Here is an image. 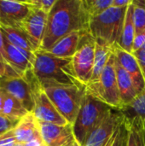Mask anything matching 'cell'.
Listing matches in <instances>:
<instances>
[{"mask_svg":"<svg viewBox=\"0 0 145 146\" xmlns=\"http://www.w3.org/2000/svg\"><path fill=\"white\" fill-rule=\"evenodd\" d=\"M90 21L82 0H56L48 14L39 50H49L59 39L73 32H89Z\"/></svg>","mask_w":145,"mask_h":146,"instance_id":"1","label":"cell"},{"mask_svg":"<svg viewBox=\"0 0 145 146\" xmlns=\"http://www.w3.org/2000/svg\"><path fill=\"white\" fill-rule=\"evenodd\" d=\"M32 71L42 87L47 86H85L77 79L72 64V58H60L38 50Z\"/></svg>","mask_w":145,"mask_h":146,"instance_id":"2","label":"cell"},{"mask_svg":"<svg viewBox=\"0 0 145 146\" xmlns=\"http://www.w3.org/2000/svg\"><path fill=\"white\" fill-rule=\"evenodd\" d=\"M126 8L110 7L101 15L91 18L89 33L96 43L113 47L118 44L121 37Z\"/></svg>","mask_w":145,"mask_h":146,"instance_id":"3","label":"cell"},{"mask_svg":"<svg viewBox=\"0 0 145 146\" xmlns=\"http://www.w3.org/2000/svg\"><path fill=\"white\" fill-rule=\"evenodd\" d=\"M112 108L92 96L86 94L75 122L73 125L76 141L85 145L89 135L111 111Z\"/></svg>","mask_w":145,"mask_h":146,"instance_id":"4","label":"cell"},{"mask_svg":"<svg viewBox=\"0 0 145 146\" xmlns=\"http://www.w3.org/2000/svg\"><path fill=\"white\" fill-rule=\"evenodd\" d=\"M43 89L68 123L73 125L86 95L85 86H56Z\"/></svg>","mask_w":145,"mask_h":146,"instance_id":"5","label":"cell"},{"mask_svg":"<svg viewBox=\"0 0 145 146\" xmlns=\"http://www.w3.org/2000/svg\"><path fill=\"white\" fill-rule=\"evenodd\" d=\"M115 56L113 53L98 81L85 86L86 94L92 96L115 110L122 108L115 72Z\"/></svg>","mask_w":145,"mask_h":146,"instance_id":"6","label":"cell"},{"mask_svg":"<svg viewBox=\"0 0 145 146\" xmlns=\"http://www.w3.org/2000/svg\"><path fill=\"white\" fill-rule=\"evenodd\" d=\"M25 75L30 81L32 88L34 108L32 113L33 114L35 118L38 121L53 123L56 125L68 124L44 92L40 82L35 76L32 69L26 71L25 73Z\"/></svg>","mask_w":145,"mask_h":146,"instance_id":"7","label":"cell"},{"mask_svg":"<svg viewBox=\"0 0 145 146\" xmlns=\"http://www.w3.org/2000/svg\"><path fill=\"white\" fill-rule=\"evenodd\" d=\"M96 41L89 32L83 33L79 46L72 57V64L78 80L86 86L91 79L94 59H95Z\"/></svg>","mask_w":145,"mask_h":146,"instance_id":"8","label":"cell"},{"mask_svg":"<svg viewBox=\"0 0 145 146\" xmlns=\"http://www.w3.org/2000/svg\"><path fill=\"white\" fill-rule=\"evenodd\" d=\"M0 89L16 98L28 113L32 112L34 108L33 92L31 83L25 74L19 77L3 78L0 80Z\"/></svg>","mask_w":145,"mask_h":146,"instance_id":"9","label":"cell"},{"mask_svg":"<svg viewBox=\"0 0 145 146\" xmlns=\"http://www.w3.org/2000/svg\"><path fill=\"white\" fill-rule=\"evenodd\" d=\"M38 125L45 146H73L76 142L72 124L56 125L38 121Z\"/></svg>","mask_w":145,"mask_h":146,"instance_id":"10","label":"cell"},{"mask_svg":"<svg viewBox=\"0 0 145 146\" xmlns=\"http://www.w3.org/2000/svg\"><path fill=\"white\" fill-rule=\"evenodd\" d=\"M122 122L123 116L121 111L112 109L100 124L91 132L84 146L104 145Z\"/></svg>","mask_w":145,"mask_h":146,"instance_id":"11","label":"cell"},{"mask_svg":"<svg viewBox=\"0 0 145 146\" xmlns=\"http://www.w3.org/2000/svg\"><path fill=\"white\" fill-rule=\"evenodd\" d=\"M47 20V13L32 7L29 15L21 22V30L25 33L37 50L40 49L44 39Z\"/></svg>","mask_w":145,"mask_h":146,"instance_id":"12","label":"cell"},{"mask_svg":"<svg viewBox=\"0 0 145 146\" xmlns=\"http://www.w3.org/2000/svg\"><path fill=\"white\" fill-rule=\"evenodd\" d=\"M32 6L26 1L0 0V26L21 30V22L26 18Z\"/></svg>","mask_w":145,"mask_h":146,"instance_id":"13","label":"cell"},{"mask_svg":"<svg viewBox=\"0 0 145 146\" xmlns=\"http://www.w3.org/2000/svg\"><path fill=\"white\" fill-rule=\"evenodd\" d=\"M112 50L119 63L131 76L138 93L145 91V79L134 55L124 50L118 44H115Z\"/></svg>","mask_w":145,"mask_h":146,"instance_id":"14","label":"cell"},{"mask_svg":"<svg viewBox=\"0 0 145 146\" xmlns=\"http://www.w3.org/2000/svg\"><path fill=\"white\" fill-rule=\"evenodd\" d=\"M3 45L9 65L20 75L32 69L35 61V52L17 48L9 43L3 37Z\"/></svg>","mask_w":145,"mask_h":146,"instance_id":"15","label":"cell"},{"mask_svg":"<svg viewBox=\"0 0 145 146\" xmlns=\"http://www.w3.org/2000/svg\"><path fill=\"white\" fill-rule=\"evenodd\" d=\"M12 132L18 143L27 144L32 141L43 143L38 121L35 118L32 113H28L23 116Z\"/></svg>","mask_w":145,"mask_h":146,"instance_id":"16","label":"cell"},{"mask_svg":"<svg viewBox=\"0 0 145 146\" xmlns=\"http://www.w3.org/2000/svg\"><path fill=\"white\" fill-rule=\"evenodd\" d=\"M85 32H73L59 39L49 50H44L60 58H72L77 51L83 33Z\"/></svg>","mask_w":145,"mask_h":146,"instance_id":"17","label":"cell"},{"mask_svg":"<svg viewBox=\"0 0 145 146\" xmlns=\"http://www.w3.org/2000/svg\"><path fill=\"white\" fill-rule=\"evenodd\" d=\"M115 72H116L117 83H118L121 100L123 108L124 106L131 104L138 97V93L136 90V87L134 86V83L131 76L119 63L116 57H115Z\"/></svg>","mask_w":145,"mask_h":146,"instance_id":"18","label":"cell"},{"mask_svg":"<svg viewBox=\"0 0 145 146\" xmlns=\"http://www.w3.org/2000/svg\"><path fill=\"white\" fill-rule=\"evenodd\" d=\"M135 33L136 31H135L134 21H133V3L132 0L131 3L127 6L126 9L123 30L118 45L124 50L132 53V46H133Z\"/></svg>","mask_w":145,"mask_h":146,"instance_id":"19","label":"cell"},{"mask_svg":"<svg viewBox=\"0 0 145 146\" xmlns=\"http://www.w3.org/2000/svg\"><path fill=\"white\" fill-rule=\"evenodd\" d=\"M120 111L123 116V121H138L145 126V91Z\"/></svg>","mask_w":145,"mask_h":146,"instance_id":"20","label":"cell"},{"mask_svg":"<svg viewBox=\"0 0 145 146\" xmlns=\"http://www.w3.org/2000/svg\"><path fill=\"white\" fill-rule=\"evenodd\" d=\"M112 54H113V50L111 46L99 44L96 43L93 72L90 83H94L98 81Z\"/></svg>","mask_w":145,"mask_h":146,"instance_id":"21","label":"cell"},{"mask_svg":"<svg viewBox=\"0 0 145 146\" xmlns=\"http://www.w3.org/2000/svg\"><path fill=\"white\" fill-rule=\"evenodd\" d=\"M0 27L3 36L14 46L31 52H35L37 50L21 30L5 26Z\"/></svg>","mask_w":145,"mask_h":146,"instance_id":"22","label":"cell"},{"mask_svg":"<svg viewBox=\"0 0 145 146\" xmlns=\"http://www.w3.org/2000/svg\"><path fill=\"white\" fill-rule=\"evenodd\" d=\"M126 129V146H145V126L138 121H123Z\"/></svg>","mask_w":145,"mask_h":146,"instance_id":"23","label":"cell"},{"mask_svg":"<svg viewBox=\"0 0 145 146\" xmlns=\"http://www.w3.org/2000/svg\"><path fill=\"white\" fill-rule=\"evenodd\" d=\"M27 114L26 110L16 98L3 91V115L20 120Z\"/></svg>","mask_w":145,"mask_h":146,"instance_id":"24","label":"cell"},{"mask_svg":"<svg viewBox=\"0 0 145 146\" xmlns=\"http://www.w3.org/2000/svg\"><path fill=\"white\" fill-rule=\"evenodd\" d=\"M82 3L90 18L101 15L113 5V0H82Z\"/></svg>","mask_w":145,"mask_h":146,"instance_id":"25","label":"cell"},{"mask_svg":"<svg viewBox=\"0 0 145 146\" xmlns=\"http://www.w3.org/2000/svg\"><path fill=\"white\" fill-rule=\"evenodd\" d=\"M135 31H145V0H132Z\"/></svg>","mask_w":145,"mask_h":146,"instance_id":"26","label":"cell"},{"mask_svg":"<svg viewBox=\"0 0 145 146\" xmlns=\"http://www.w3.org/2000/svg\"><path fill=\"white\" fill-rule=\"evenodd\" d=\"M0 75L2 78H9V77H19L22 76L18 74L8 63L6 58V53L4 50L3 45V37L1 32L0 27Z\"/></svg>","mask_w":145,"mask_h":146,"instance_id":"27","label":"cell"},{"mask_svg":"<svg viewBox=\"0 0 145 146\" xmlns=\"http://www.w3.org/2000/svg\"><path fill=\"white\" fill-rule=\"evenodd\" d=\"M20 120L14 119V118L0 114V133L4 134L9 132L10 130H13L19 123Z\"/></svg>","mask_w":145,"mask_h":146,"instance_id":"28","label":"cell"},{"mask_svg":"<svg viewBox=\"0 0 145 146\" xmlns=\"http://www.w3.org/2000/svg\"><path fill=\"white\" fill-rule=\"evenodd\" d=\"M32 8L40 9L49 14L56 0H27L26 1Z\"/></svg>","mask_w":145,"mask_h":146,"instance_id":"29","label":"cell"},{"mask_svg":"<svg viewBox=\"0 0 145 146\" xmlns=\"http://www.w3.org/2000/svg\"><path fill=\"white\" fill-rule=\"evenodd\" d=\"M112 146H126V129L122 122L116 130L115 138Z\"/></svg>","mask_w":145,"mask_h":146,"instance_id":"30","label":"cell"},{"mask_svg":"<svg viewBox=\"0 0 145 146\" xmlns=\"http://www.w3.org/2000/svg\"><path fill=\"white\" fill-rule=\"evenodd\" d=\"M132 54L134 55V56L136 57L140 68L142 70V73L144 74V77L145 79V44L138 50L133 51Z\"/></svg>","mask_w":145,"mask_h":146,"instance_id":"31","label":"cell"},{"mask_svg":"<svg viewBox=\"0 0 145 146\" xmlns=\"http://www.w3.org/2000/svg\"><path fill=\"white\" fill-rule=\"evenodd\" d=\"M145 44V31L137 32L135 33L133 46H132V52L140 49Z\"/></svg>","mask_w":145,"mask_h":146,"instance_id":"32","label":"cell"},{"mask_svg":"<svg viewBox=\"0 0 145 146\" xmlns=\"http://www.w3.org/2000/svg\"><path fill=\"white\" fill-rule=\"evenodd\" d=\"M132 0H113V7L126 8L131 3Z\"/></svg>","mask_w":145,"mask_h":146,"instance_id":"33","label":"cell"},{"mask_svg":"<svg viewBox=\"0 0 145 146\" xmlns=\"http://www.w3.org/2000/svg\"><path fill=\"white\" fill-rule=\"evenodd\" d=\"M3 91L0 89V114L3 115Z\"/></svg>","mask_w":145,"mask_h":146,"instance_id":"34","label":"cell"},{"mask_svg":"<svg viewBox=\"0 0 145 146\" xmlns=\"http://www.w3.org/2000/svg\"><path fill=\"white\" fill-rule=\"evenodd\" d=\"M14 146H25V145L24 144H21V143H16Z\"/></svg>","mask_w":145,"mask_h":146,"instance_id":"35","label":"cell"},{"mask_svg":"<svg viewBox=\"0 0 145 146\" xmlns=\"http://www.w3.org/2000/svg\"><path fill=\"white\" fill-rule=\"evenodd\" d=\"M73 146H81V145H79V143H78V142L76 141V142H75V143L73 144Z\"/></svg>","mask_w":145,"mask_h":146,"instance_id":"36","label":"cell"},{"mask_svg":"<svg viewBox=\"0 0 145 146\" xmlns=\"http://www.w3.org/2000/svg\"><path fill=\"white\" fill-rule=\"evenodd\" d=\"M2 79H3V78H2V77H1V76H0V80H2Z\"/></svg>","mask_w":145,"mask_h":146,"instance_id":"37","label":"cell"},{"mask_svg":"<svg viewBox=\"0 0 145 146\" xmlns=\"http://www.w3.org/2000/svg\"><path fill=\"white\" fill-rule=\"evenodd\" d=\"M1 135H3V134H1V133H0V136H1Z\"/></svg>","mask_w":145,"mask_h":146,"instance_id":"38","label":"cell"},{"mask_svg":"<svg viewBox=\"0 0 145 146\" xmlns=\"http://www.w3.org/2000/svg\"><path fill=\"white\" fill-rule=\"evenodd\" d=\"M42 146H45V145H42Z\"/></svg>","mask_w":145,"mask_h":146,"instance_id":"39","label":"cell"},{"mask_svg":"<svg viewBox=\"0 0 145 146\" xmlns=\"http://www.w3.org/2000/svg\"><path fill=\"white\" fill-rule=\"evenodd\" d=\"M0 76H1V75H0Z\"/></svg>","mask_w":145,"mask_h":146,"instance_id":"40","label":"cell"}]
</instances>
